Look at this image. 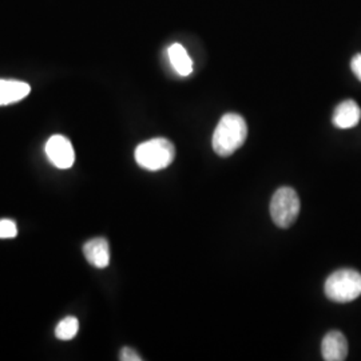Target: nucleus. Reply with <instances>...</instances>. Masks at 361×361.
<instances>
[{
  "mask_svg": "<svg viewBox=\"0 0 361 361\" xmlns=\"http://www.w3.org/2000/svg\"><path fill=\"white\" fill-rule=\"evenodd\" d=\"M247 138V125L245 119L238 114L229 113L219 119L213 133L212 146L221 157H229L235 153Z\"/></svg>",
  "mask_w": 361,
  "mask_h": 361,
  "instance_id": "nucleus-1",
  "label": "nucleus"
},
{
  "mask_svg": "<svg viewBox=\"0 0 361 361\" xmlns=\"http://www.w3.org/2000/svg\"><path fill=\"white\" fill-rule=\"evenodd\" d=\"M134 157L141 168L149 171H158L173 164L176 147L166 138H154L138 145Z\"/></svg>",
  "mask_w": 361,
  "mask_h": 361,
  "instance_id": "nucleus-2",
  "label": "nucleus"
},
{
  "mask_svg": "<svg viewBox=\"0 0 361 361\" xmlns=\"http://www.w3.org/2000/svg\"><path fill=\"white\" fill-rule=\"evenodd\" d=\"M325 295L335 302H350L361 296V273L353 269L336 271L324 285Z\"/></svg>",
  "mask_w": 361,
  "mask_h": 361,
  "instance_id": "nucleus-3",
  "label": "nucleus"
},
{
  "mask_svg": "<svg viewBox=\"0 0 361 361\" xmlns=\"http://www.w3.org/2000/svg\"><path fill=\"white\" fill-rule=\"evenodd\" d=\"M300 207V198L296 190L289 186H283L271 197V219L279 228H289L298 217Z\"/></svg>",
  "mask_w": 361,
  "mask_h": 361,
  "instance_id": "nucleus-4",
  "label": "nucleus"
},
{
  "mask_svg": "<svg viewBox=\"0 0 361 361\" xmlns=\"http://www.w3.org/2000/svg\"><path fill=\"white\" fill-rule=\"evenodd\" d=\"M46 154L58 169H70L75 162L74 147L63 135H52L46 143Z\"/></svg>",
  "mask_w": 361,
  "mask_h": 361,
  "instance_id": "nucleus-5",
  "label": "nucleus"
},
{
  "mask_svg": "<svg viewBox=\"0 0 361 361\" xmlns=\"http://www.w3.org/2000/svg\"><path fill=\"white\" fill-rule=\"evenodd\" d=\"M322 353L325 361H343L348 356V341L338 331L328 332L322 343Z\"/></svg>",
  "mask_w": 361,
  "mask_h": 361,
  "instance_id": "nucleus-6",
  "label": "nucleus"
},
{
  "mask_svg": "<svg viewBox=\"0 0 361 361\" xmlns=\"http://www.w3.org/2000/svg\"><path fill=\"white\" fill-rule=\"evenodd\" d=\"M83 255L94 268L104 269L110 264V246L106 238H92L83 246Z\"/></svg>",
  "mask_w": 361,
  "mask_h": 361,
  "instance_id": "nucleus-7",
  "label": "nucleus"
},
{
  "mask_svg": "<svg viewBox=\"0 0 361 361\" xmlns=\"http://www.w3.org/2000/svg\"><path fill=\"white\" fill-rule=\"evenodd\" d=\"M361 119V109L355 101L348 99L337 104L334 113V125L337 129H352L359 125Z\"/></svg>",
  "mask_w": 361,
  "mask_h": 361,
  "instance_id": "nucleus-8",
  "label": "nucleus"
},
{
  "mask_svg": "<svg viewBox=\"0 0 361 361\" xmlns=\"http://www.w3.org/2000/svg\"><path fill=\"white\" fill-rule=\"evenodd\" d=\"M30 92L31 87L26 82L13 79H0V106L20 102Z\"/></svg>",
  "mask_w": 361,
  "mask_h": 361,
  "instance_id": "nucleus-9",
  "label": "nucleus"
},
{
  "mask_svg": "<svg viewBox=\"0 0 361 361\" xmlns=\"http://www.w3.org/2000/svg\"><path fill=\"white\" fill-rule=\"evenodd\" d=\"M168 56L170 65L180 77H189L193 73V61L180 43H173L169 47Z\"/></svg>",
  "mask_w": 361,
  "mask_h": 361,
  "instance_id": "nucleus-10",
  "label": "nucleus"
},
{
  "mask_svg": "<svg viewBox=\"0 0 361 361\" xmlns=\"http://www.w3.org/2000/svg\"><path fill=\"white\" fill-rule=\"evenodd\" d=\"M78 331H79V322L77 317L68 316L56 325L55 336L59 340L67 341V340H73L77 336Z\"/></svg>",
  "mask_w": 361,
  "mask_h": 361,
  "instance_id": "nucleus-11",
  "label": "nucleus"
},
{
  "mask_svg": "<svg viewBox=\"0 0 361 361\" xmlns=\"http://www.w3.org/2000/svg\"><path fill=\"white\" fill-rule=\"evenodd\" d=\"M18 234L16 224L11 219H0V238H13Z\"/></svg>",
  "mask_w": 361,
  "mask_h": 361,
  "instance_id": "nucleus-12",
  "label": "nucleus"
},
{
  "mask_svg": "<svg viewBox=\"0 0 361 361\" xmlns=\"http://www.w3.org/2000/svg\"><path fill=\"white\" fill-rule=\"evenodd\" d=\"M119 360L122 361H142V357L137 350H134L130 347H125L119 353Z\"/></svg>",
  "mask_w": 361,
  "mask_h": 361,
  "instance_id": "nucleus-13",
  "label": "nucleus"
},
{
  "mask_svg": "<svg viewBox=\"0 0 361 361\" xmlns=\"http://www.w3.org/2000/svg\"><path fill=\"white\" fill-rule=\"evenodd\" d=\"M350 68L353 71V74L361 82V54H357L353 56L352 62H350Z\"/></svg>",
  "mask_w": 361,
  "mask_h": 361,
  "instance_id": "nucleus-14",
  "label": "nucleus"
}]
</instances>
